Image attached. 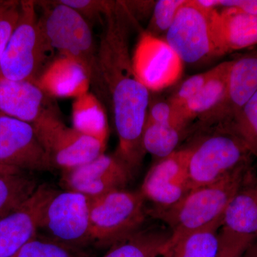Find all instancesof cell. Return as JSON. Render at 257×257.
<instances>
[{"mask_svg": "<svg viewBox=\"0 0 257 257\" xmlns=\"http://www.w3.org/2000/svg\"><path fill=\"white\" fill-rule=\"evenodd\" d=\"M131 17L122 1H107L98 57L119 138L115 155L134 174L146 153L143 138L150 91L134 70L128 48Z\"/></svg>", "mask_w": 257, "mask_h": 257, "instance_id": "1", "label": "cell"}, {"mask_svg": "<svg viewBox=\"0 0 257 257\" xmlns=\"http://www.w3.org/2000/svg\"><path fill=\"white\" fill-rule=\"evenodd\" d=\"M253 176L250 163L240 166L217 182L192 189L175 205L149 211L170 229L163 257L185 236L223 216L231 199Z\"/></svg>", "mask_w": 257, "mask_h": 257, "instance_id": "2", "label": "cell"}, {"mask_svg": "<svg viewBox=\"0 0 257 257\" xmlns=\"http://www.w3.org/2000/svg\"><path fill=\"white\" fill-rule=\"evenodd\" d=\"M41 19L51 45L60 56L77 62L90 81L92 92L104 105L110 107L99 66L98 47L92 30L84 19L60 1L40 2Z\"/></svg>", "mask_w": 257, "mask_h": 257, "instance_id": "3", "label": "cell"}, {"mask_svg": "<svg viewBox=\"0 0 257 257\" xmlns=\"http://www.w3.org/2000/svg\"><path fill=\"white\" fill-rule=\"evenodd\" d=\"M35 5L34 1H21L20 18L0 65L5 78L35 83L56 58Z\"/></svg>", "mask_w": 257, "mask_h": 257, "instance_id": "4", "label": "cell"}, {"mask_svg": "<svg viewBox=\"0 0 257 257\" xmlns=\"http://www.w3.org/2000/svg\"><path fill=\"white\" fill-rule=\"evenodd\" d=\"M140 191L117 189L91 198L92 244L111 247L142 229L149 214Z\"/></svg>", "mask_w": 257, "mask_h": 257, "instance_id": "5", "label": "cell"}, {"mask_svg": "<svg viewBox=\"0 0 257 257\" xmlns=\"http://www.w3.org/2000/svg\"><path fill=\"white\" fill-rule=\"evenodd\" d=\"M91 198L74 191H56L42 214L37 236L70 247L92 244Z\"/></svg>", "mask_w": 257, "mask_h": 257, "instance_id": "6", "label": "cell"}, {"mask_svg": "<svg viewBox=\"0 0 257 257\" xmlns=\"http://www.w3.org/2000/svg\"><path fill=\"white\" fill-rule=\"evenodd\" d=\"M251 152L229 130H219L192 146L188 175L192 189L217 182L240 166L250 163Z\"/></svg>", "mask_w": 257, "mask_h": 257, "instance_id": "7", "label": "cell"}, {"mask_svg": "<svg viewBox=\"0 0 257 257\" xmlns=\"http://www.w3.org/2000/svg\"><path fill=\"white\" fill-rule=\"evenodd\" d=\"M33 126L55 169L72 170L94 160L105 151L104 144L64 124L58 111L44 114Z\"/></svg>", "mask_w": 257, "mask_h": 257, "instance_id": "8", "label": "cell"}, {"mask_svg": "<svg viewBox=\"0 0 257 257\" xmlns=\"http://www.w3.org/2000/svg\"><path fill=\"white\" fill-rule=\"evenodd\" d=\"M212 10L204 8L197 0H188L166 33L165 41L183 62L196 63L218 57L211 33Z\"/></svg>", "mask_w": 257, "mask_h": 257, "instance_id": "9", "label": "cell"}, {"mask_svg": "<svg viewBox=\"0 0 257 257\" xmlns=\"http://www.w3.org/2000/svg\"><path fill=\"white\" fill-rule=\"evenodd\" d=\"M0 165L20 172H52L55 167L33 125L0 113Z\"/></svg>", "mask_w": 257, "mask_h": 257, "instance_id": "10", "label": "cell"}, {"mask_svg": "<svg viewBox=\"0 0 257 257\" xmlns=\"http://www.w3.org/2000/svg\"><path fill=\"white\" fill-rule=\"evenodd\" d=\"M134 70L149 91L158 92L178 82L184 62L165 40L142 32L133 55Z\"/></svg>", "mask_w": 257, "mask_h": 257, "instance_id": "11", "label": "cell"}, {"mask_svg": "<svg viewBox=\"0 0 257 257\" xmlns=\"http://www.w3.org/2000/svg\"><path fill=\"white\" fill-rule=\"evenodd\" d=\"M191 152L192 146L176 150L157 160L147 172L140 192L155 208L172 207L192 190L188 175Z\"/></svg>", "mask_w": 257, "mask_h": 257, "instance_id": "12", "label": "cell"}, {"mask_svg": "<svg viewBox=\"0 0 257 257\" xmlns=\"http://www.w3.org/2000/svg\"><path fill=\"white\" fill-rule=\"evenodd\" d=\"M133 176L127 165L115 154L104 153L84 165L63 171L61 182L66 190L94 198L124 189Z\"/></svg>", "mask_w": 257, "mask_h": 257, "instance_id": "13", "label": "cell"}, {"mask_svg": "<svg viewBox=\"0 0 257 257\" xmlns=\"http://www.w3.org/2000/svg\"><path fill=\"white\" fill-rule=\"evenodd\" d=\"M55 192L46 184H40L31 197L0 219V257H15L36 237L44 209Z\"/></svg>", "mask_w": 257, "mask_h": 257, "instance_id": "14", "label": "cell"}, {"mask_svg": "<svg viewBox=\"0 0 257 257\" xmlns=\"http://www.w3.org/2000/svg\"><path fill=\"white\" fill-rule=\"evenodd\" d=\"M257 92V50L232 60L221 101L199 116L204 126L229 121Z\"/></svg>", "mask_w": 257, "mask_h": 257, "instance_id": "15", "label": "cell"}, {"mask_svg": "<svg viewBox=\"0 0 257 257\" xmlns=\"http://www.w3.org/2000/svg\"><path fill=\"white\" fill-rule=\"evenodd\" d=\"M52 97L35 83L0 75V113L33 125L44 114L57 111Z\"/></svg>", "mask_w": 257, "mask_h": 257, "instance_id": "16", "label": "cell"}, {"mask_svg": "<svg viewBox=\"0 0 257 257\" xmlns=\"http://www.w3.org/2000/svg\"><path fill=\"white\" fill-rule=\"evenodd\" d=\"M210 23L218 56L257 45V15L214 9Z\"/></svg>", "mask_w": 257, "mask_h": 257, "instance_id": "17", "label": "cell"}, {"mask_svg": "<svg viewBox=\"0 0 257 257\" xmlns=\"http://www.w3.org/2000/svg\"><path fill=\"white\" fill-rule=\"evenodd\" d=\"M35 84L51 97L77 98L89 92L90 81L79 64L60 56L51 62Z\"/></svg>", "mask_w": 257, "mask_h": 257, "instance_id": "18", "label": "cell"}, {"mask_svg": "<svg viewBox=\"0 0 257 257\" xmlns=\"http://www.w3.org/2000/svg\"><path fill=\"white\" fill-rule=\"evenodd\" d=\"M221 228L257 239V178L254 176L231 199L223 215Z\"/></svg>", "mask_w": 257, "mask_h": 257, "instance_id": "19", "label": "cell"}, {"mask_svg": "<svg viewBox=\"0 0 257 257\" xmlns=\"http://www.w3.org/2000/svg\"><path fill=\"white\" fill-rule=\"evenodd\" d=\"M73 128L106 145L109 125L102 103L92 92L76 98L72 105Z\"/></svg>", "mask_w": 257, "mask_h": 257, "instance_id": "20", "label": "cell"}, {"mask_svg": "<svg viewBox=\"0 0 257 257\" xmlns=\"http://www.w3.org/2000/svg\"><path fill=\"white\" fill-rule=\"evenodd\" d=\"M170 235L164 230L141 229L112 245L102 257L163 256Z\"/></svg>", "mask_w": 257, "mask_h": 257, "instance_id": "21", "label": "cell"}, {"mask_svg": "<svg viewBox=\"0 0 257 257\" xmlns=\"http://www.w3.org/2000/svg\"><path fill=\"white\" fill-rule=\"evenodd\" d=\"M232 61H226L215 67V72L201 90L181 109V119L187 126L191 120L199 117L221 101L226 89V80Z\"/></svg>", "mask_w": 257, "mask_h": 257, "instance_id": "22", "label": "cell"}, {"mask_svg": "<svg viewBox=\"0 0 257 257\" xmlns=\"http://www.w3.org/2000/svg\"><path fill=\"white\" fill-rule=\"evenodd\" d=\"M223 216L179 241L164 257H216Z\"/></svg>", "mask_w": 257, "mask_h": 257, "instance_id": "23", "label": "cell"}, {"mask_svg": "<svg viewBox=\"0 0 257 257\" xmlns=\"http://www.w3.org/2000/svg\"><path fill=\"white\" fill-rule=\"evenodd\" d=\"M39 185L26 172L0 175V219L31 197Z\"/></svg>", "mask_w": 257, "mask_h": 257, "instance_id": "24", "label": "cell"}, {"mask_svg": "<svg viewBox=\"0 0 257 257\" xmlns=\"http://www.w3.org/2000/svg\"><path fill=\"white\" fill-rule=\"evenodd\" d=\"M183 130L166 123L145 122L143 144L145 152L158 160L176 151Z\"/></svg>", "mask_w": 257, "mask_h": 257, "instance_id": "25", "label": "cell"}, {"mask_svg": "<svg viewBox=\"0 0 257 257\" xmlns=\"http://www.w3.org/2000/svg\"><path fill=\"white\" fill-rule=\"evenodd\" d=\"M219 126L236 135L257 157V92L229 121Z\"/></svg>", "mask_w": 257, "mask_h": 257, "instance_id": "26", "label": "cell"}, {"mask_svg": "<svg viewBox=\"0 0 257 257\" xmlns=\"http://www.w3.org/2000/svg\"><path fill=\"white\" fill-rule=\"evenodd\" d=\"M15 257H90L85 250L70 247L37 236L23 246Z\"/></svg>", "mask_w": 257, "mask_h": 257, "instance_id": "27", "label": "cell"}, {"mask_svg": "<svg viewBox=\"0 0 257 257\" xmlns=\"http://www.w3.org/2000/svg\"><path fill=\"white\" fill-rule=\"evenodd\" d=\"M188 0H160L155 3L153 14L146 30L152 36L159 37L167 33L177 16L179 10Z\"/></svg>", "mask_w": 257, "mask_h": 257, "instance_id": "28", "label": "cell"}, {"mask_svg": "<svg viewBox=\"0 0 257 257\" xmlns=\"http://www.w3.org/2000/svg\"><path fill=\"white\" fill-rule=\"evenodd\" d=\"M21 12V2L3 1L0 5V65Z\"/></svg>", "mask_w": 257, "mask_h": 257, "instance_id": "29", "label": "cell"}, {"mask_svg": "<svg viewBox=\"0 0 257 257\" xmlns=\"http://www.w3.org/2000/svg\"><path fill=\"white\" fill-rule=\"evenodd\" d=\"M215 72V67L186 79L180 87L169 98L168 101L179 112L197 94Z\"/></svg>", "mask_w": 257, "mask_h": 257, "instance_id": "30", "label": "cell"}, {"mask_svg": "<svg viewBox=\"0 0 257 257\" xmlns=\"http://www.w3.org/2000/svg\"><path fill=\"white\" fill-rule=\"evenodd\" d=\"M219 246L216 257H239L257 239L230 232L221 227L219 232Z\"/></svg>", "mask_w": 257, "mask_h": 257, "instance_id": "31", "label": "cell"}, {"mask_svg": "<svg viewBox=\"0 0 257 257\" xmlns=\"http://www.w3.org/2000/svg\"><path fill=\"white\" fill-rule=\"evenodd\" d=\"M60 2L77 12L90 27L97 20L102 23L107 5V1L99 0H60Z\"/></svg>", "mask_w": 257, "mask_h": 257, "instance_id": "32", "label": "cell"}, {"mask_svg": "<svg viewBox=\"0 0 257 257\" xmlns=\"http://www.w3.org/2000/svg\"><path fill=\"white\" fill-rule=\"evenodd\" d=\"M145 122L166 123L175 125L183 130L186 127L179 111L167 101H159L153 104L147 112Z\"/></svg>", "mask_w": 257, "mask_h": 257, "instance_id": "33", "label": "cell"}, {"mask_svg": "<svg viewBox=\"0 0 257 257\" xmlns=\"http://www.w3.org/2000/svg\"><path fill=\"white\" fill-rule=\"evenodd\" d=\"M209 9H234L250 15H257V0H197Z\"/></svg>", "mask_w": 257, "mask_h": 257, "instance_id": "34", "label": "cell"}, {"mask_svg": "<svg viewBox=\"0 0 257 257\" xmlns=\"http://www.w3.org/2000/svg\"><path fill=\"white\" fill-rule=\"evenodd\" d=\"M239 257H257V240L251 243Z\"/></svg>", "mask_w": 257, "mask_h": 257, "instance_id": "35", "label": "cell"}, {"mask_svg": "<svg viewBox=\"0 0 257 257\" xmlns=\"http://www.w3.org/2000/svg\"><path fill=\"white\" fill-rule=\"evenodd\" d=\"M16 172H20V171L14 170V169L10 168V167H5V166L0 165V175H6V174L16 173Z\"/></svg>", "mask_w": 257, "mask_h": 257, "instance_id": "36", "label": "cell"}, {"mask_svg": "<svg viewBox=\"0 0 257 257\" xmlns=\"http://www.w3.org/2000/svg\"><path fill=\"white\" fill-rule=\"evenodd\" d=\"M2 2L3 1H0V5H1Z\"/></svg>", "mask_w": 257, "mask_h": 257, "instance_id": "37", "label": "cell"}]
</instances>
